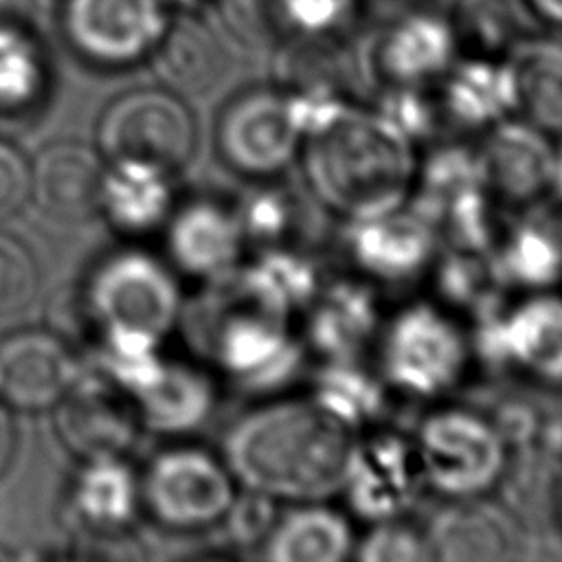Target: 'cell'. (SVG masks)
Segmentation results:
<instances>
[{
  "mask_svg": "<svg viewBox=\"0 0 562 562\" xmlns=\"http://www.w3.org/2000/svg\"><path fill=\"white\" fill-rule=\"evenodd\" d=\"M560 522H562V490H560Z\"/></svg>",
  "mask_w": 562,
  "mask_h": 562,
  "instance_id": "b9f144b4",
  "label": "cell"
},
{
  "mask_svg": "<svg viewBox=\"0 0 562 562\" xmlns=\"http://www.w3.org/2000/svg\"><path fill=\"white\" fill-rule=\"evenodd\" d=\"M237 209L246 244L259 246V250L283 246L285 231L290 228V204L274 189H259L246 198Z\"/></svg>",
  "mask_w": 562,
  "mask_h": 562,
  "instance_id": "836d02e7",
  "label": "cell"
},
{
  "mask_svg": "<svg viewBox=\"0 0 562 562\" xmlns=\"http://www.w3.org/2000/svg\"><path fill=\"white\" fill-rule=\"evenodd\" d=\"M307 395L347 428L362 432L378 426L389 389L375 369H364L360 364V358L323 360L312 378Z\"/></svg>",
  "mask_w": 562,
  "mask_h": 562,
  "instance_id": "484cf974",
  "label": "cell"
},
{
  "mask_svg": "<svg viewBox=\"0 0 562 562\" xmlns=\"http://www.w3.org/2000/svg\"><path fill=\"white\" fill-rule=\"evenodd\" d=\"M169 266L195 281H215L244 261L248 248L235 206L195 198L173 206L165 222Z\"/></svg>",
  "mask_w": 562,
  "mask_h": 562,
  "instance_id": "e0dca14e",
  "label": "cell"
},
{
  "mask_svg": "<svg viewBox=\"0 0 562 562\" xmlns=\"http://www.w3.org/2000/svg\"><path fill=\"white\" fill-rule=\"evenodd\" d=\"M44 92L37 50L13 31L0 29V112L29 110Z\"/></svg>",
  "mask_w": 562,
  "mask_h": 562,
  "instance_id": "f546056e",
  "label": "cell"
},
{
  "mask_svg": "<svg viewBox=\"0 0 562 562\" xmlns=\"http://www.w3.org/2000/svg\"><path fill=\"white\" fill-rule=\"evenodd\" d=\"M457 35L446 26L417 20L393 31L380 48V72L393 88H422L452 66Z\"/></svg>",
  "mask_w": 562,
  "mask_h": 562,
  "instance_id": "f1b7e54d",
  "label": "cell"
},
{
  "mask_svg": "<svg viewBox=\"0 0 562 562\" xmlns=\"http://www.w3.org/2000/svg\"><path fill=\"white\" fill-rule=\"evenodd\" d=\"M303 127L290 92L248 90L220 114L215 145L226 167L239 176L270 180L299 158Z\"/></svg>",
  "mask_w": 562,
  "mask_h": 562,
  "instance_id": "9c48e42d",
  "label": "cell"
},
{
  "mask_svg": "<svg viewBox=\"0 0 562 562\" xmlns=\"http://www.w3.org/2000/svg\"><path fill=\"white\" fill-rule=\"evenodd\" d=\"M42 7H46V9H50V11H59V7H61V2L64 0H37Z\"/></svg>",
  "mask_w": 562,
  "mask_h": 562,
  "instance_id": "60d3db41",
  "label": "cell"
},
{
  "mask_svg": "<svg viewBox=\"0 0 562 562\" xmlns=\"http://www.w3.org/2000/svg\"><path fill=\"white\" fill-rule=\"evenodd\" d=\"M31 200V160L0 138V222L15 215Z\"/></svg>",
  "mask_w": 562,
  "mask_h": 562,
  "instance_id": "8d00e7d4",
  "label": "cell"
},
{
  "mask_svg": "<svg viewBox=\"0 0 562 562\" xmlns=\"http://www.w3.org/2000/svg\"><path fill=\"white\" fill-rule=\"evenodd\" d=\"M59 11L75 50L108 68L147 57L169 24L162 0H64Z\"/></svg>",
  "mask_w": 562,
  "mask_h": 562,
  "instance_id": "4fadbf2b",
  "label": "cell"
},
{
  "mask_svg": "<svg viewBox=\"0 0 562 562\" xmlns=\"http://www.w3.org/2000/svg\"><path fill=\"white\" fill-rule=\"evenodd\" d=\"M413 441L426 492L459 503L490 494L507 468V439L481 413L437 402Z\"/></svg>",
  "mask_w": 562,
  "mask_h": 562,
  "instance_id": "5b68a950",
  "label": "cell"
},
{
  "mask_svg": "<svg viewBox=\"0 0 562 562\" xmlns=\"http://www.w3.org/2000/svg\"><path fill=\"white\" fill-rule=\"evenodd\" d=\"M474 351L487 345L494 360L507 371L542 389L562 391V290L558 285L520 292L485 329L472 334Z\"/></svg>",
  "mask_w": 562,
  "mask_h": 562,
  "instance_id": "30bf717a",
  "label": "cell"
},
{
  "mask_svg": "<svg viewBox=\"0 0 562 562\" xmlns=\"http://www.w3.org/2000/svg\"><path fill=\"white\" fill-rule=\"evenodd\" d=\"M525 7L542 22L562 29V0H525Z\"/></svg>",
  "mask_w": 562,
  "mask_h": 562,
  "instance_id": "f35d334b",
  "label": "cell"
},
{
  "mask_svg": "<svg viewBox=\"0 0 562 562\" xmlns=\"http://www.w3.org/2000/svg\"><path fill=\"white\" fill-rule=\"evenodd\" d=\"M277 505L274 501L255 494V492H246L239 490L237 498L233 503V507L228 509L226 518H224V527L228 529L231 538L237 544H257L261 547L263 538L268 536L274 518H277Z\"/></svg>",
  "mask_w": 562,
  "mask_h": 562,
  "instance_id": "d590c367",
  "label": "cell"
},
{
  "mask_svg": "<svg viewBox=\"0 0 562 562\" xmlns=\"http://www.w3.org/2000/svg\"><path fill=\"white\" fill-rule=\"evenodd\" d=\"M77 527L97 538L121 536L140 512V481L123 457L83 459L66 492Z\"/></svg>",
  "mask_w": 562,
  "mask_h": 562,
  "instance_id": "44dd1931",
  "label": "cell"
},
{
  "mask_svg": "<svg viewBox=\"0 0 562 562\" xmlns=\"http://www.w3.org/2000/svg\"><path fill=\"white\" fill-rule=\"evenodd\" d=\"M351 516L327 501L292 503L279 512L259 553L272 562H342L353 558Z\"/></svg>",
  "mask_w": 562,
  "mask_h": 562,
  "instance_id": "7402d4cb",
  "label": "cell"
},
{
  "mask_svg": "<svg viewBox=\"0 0 562 562\" xmlns=\"http://www.w3.org/2000/svg\"><path fill=\"white\" fill-rule=\"evenodd\" d=\"M149 55L158 79L180 97L209 90L224 66L215 35L193 18L169 22Z\"/></svg>",
  "mask_w": 562,
  "mask_h": 562,
  "instance_id": "d4e9b609",
  "label": "cell"
},
{
  "mask_svg": "<svg viewBox=\"0 0 562 562\" xmlns=\"http://www.w3.org/2000/svg\"><path fill=\"white\" fill-rule=\"evenodd\" d=\"M299 318L307 353L321 360H351L373 347L384 312L373 283L356 277L323 283Z\"/></svg>",
  "mask_w": 562,
  "mask_h": 562,
  "instance_id": "ac0fdd59",
  "label": "cell"
},
{
  "mask_svg": "<svg viewBox=\"0 0 562 562\" xmlns=\"http://www.w3.org/2000/svg\"><path fill=\"white\" fill-rule=\"evenodd\" d=\"M171 176L154 165L112 160L105 167L99 213L127 237H140L165 226L173 211Z\"/></svg>",
  "mask_w": 562,
  "mask_h": 562,
  "instance_id": "603a6c76",
  "label": "cell"
},
{
  "mask_svg": "<svg viewBox=\"0 0 562 562\" xmlns=\"http://www.w3.org/2000/svg\"><path fill=\"white\" fill-rule=\"evenodd\" d=\"M474 151L481 182L494 202L527 206L551 191L555 145L533 123L507 116L483 132Z\"/></svg>",
  "mask_w": 562,
  "mask_h": 562,
  "instance_id": "9a60e30c",
  "label": "cell"
},
{
  "mask_svg": "<svg viewBox=\"0 0 562 562\" xmlns=\"http://www.w3.org/2000/svg\"><path fill=\"white\" fill-rule=\"evenodd\" d=\"M490 266L496 283L518 292L558 285L562 277V241L547 226L525 222L496 235Z\"/></svg>",
  "mask_w": 562,
  "mask_h": 562,
  "instance_id": "4316f807",
  "label": "cell"
},
{
  "mask_svg": "<svg viewBox=\"0 0 562 562\" xmlns=\"http://www.w3.org/2000/svg\"><path fill=\"white\" fill-rule=\"evenodd\" d=\"M222 18L237 37L263 42L290 29L288 0H220Z\"/></svg>",
  "mask_w": 562,
  "mask_h": 562,
  "instance_id": "e575fe53",
  "label": "cell"
},
{
  "mask_svg": "<svg viewBox=\"0 0 562 562\" xmlns=\"http://www.w3.org/2000/svg\"><path fill=\"white\" fill-rule=\"evenodd\" d=\"M90 327L134 331L162 340L182 316V288L176 270L138 248L105 255L79 294Z\"/></svg>",
  "mask_w": 562,
  "mask_h": 562,
  "instance_id": "8992f818",
  "label": "cell"
},
{
  "mask_svg": "<svg viewBox=\"0 0 562 562\" xmlns=\"http://www.w3.org/2000/svg\"><path fill=\"white\" fill-rule=\"evenodd\" d=\"M101 156L134 160L173 173L198 145V125L184 99L169 88H138L114 99L97 125Z\"/></svg>",
  "mask_w": 562,
  "mask_h": 562,
  "instance_id": "ba28073f",
  "label": "cell"
},
{
  "mask_svg": "<svg viewBox=\"0 0 562 562\" xmlns=\"http://www.w3.org/2000/svg\"><path fill=\"white\" fill-rule=\"evenodd\" d=\"M209 283L198 336L213 369L235 386L270 397L307 356L296 316L250 261Z\"/></svg>",
  "mask_w": 562,
  "mask_h": 562,
  "instance_id": "3957f363",
  "label": "cell"
},
{
  "mask_svg": "<svg viewBox=\"0 0 562 562\" xmlns=\"http://www.w3.org/2000/svg\"><path fill=\"white\" fill-rule=\"evenodd\" d=\"M461 35L468 37L479 55H494L514 44L518 35L516 0H463Z\"/></svg>",
  "mask_w": 562,
  "mask_h": 562,
  "instance_id": "1f68e13d",
  "label": "cell"
},
{
  "mask_svg": "<svg viewBox=\"0 0 562 562\" xmlns=\"http://www.w3.org/2000/svg\"><path fill=\"white\" fill-rule=\"evenodd\" d=\"M310 395L268 397L224 430L220 454L239 490L279 505L338 496L356 441Z\"/></svg>",
  "mask_w": 562,
  "mask_h": 562,
  "instance_id": "6da1fadb",
  "label": "cell"
},
{
  "mask_svg": "<svg viewBox=\"0 0 562 562\" xmlns=\"http://www.w3.org/2000/svg\"><path fill=\"white\" fill-rule=\"evenodd\" d=\"M140 481V509L171 531H204L224 522L239 485L220 452L173 443L151 457Z\"/></svg>",
  "mask_w": 562,
  "mask_h": 562,
  "instance_id": "52a82bcc",
  "label": "cell"
},
{
  "mask_svg": "<svg viewBox=\"0 0 562 562\" xmlns=\"http://www.w3.org/2000/svg\"><path fill=\"white\" fill-rule=\"evenodd\" d=\"M59 441L75 457H125L143 430L127 393L101 378H79L50 408Z\"/></svg>",
  "mask_w": 562,
  "mask_h": 562,
  "instance_id": "5bb4252c",
  "label": "cell"
},
{
  "mask_svg": "<svg viewBox=\"0 0 562 562\" xmlns=\"http://www.w3.org/2000/svg\"><path fill=\"white\" fill-rule=\"evenodd\" d=\"M347 255L369 283H406L437 263L441 244L435 220L408 204L347 224Z\"/></svg>",
  "mask_w": 562,
  "mask_h": 562,
  "instance_id": "7c38bea8",
  "label": "cell"
},
{
  "mask_svg": "<svg viewBox=\"0 0 562 562\" xmlns=\"http://www.w3.org/2000/svg\"><path fill=\"white\" fill-rule=\"evenodd\" d=\"M509 70L522 119L547 134H562V46L547 40L522 42Z\"/></svg>",
  "mask_w": 562,
  "mask_h": 562,
  "instance_id": "83f0119b",
  "label": "cell"
},
{
  "mask_svg": "<svg viewBox=\"0 0 562 562\" xmlns=\"http://www.w3.org/2000/svg\"><path fill=\"white\" fill-rule=\"evenodd\" d=\"M15 452V424L11 408L0 402V476L7 472Z\"/></svg>",
  "mask_w": 562,
  "mask_h": 562,
  "instance_id": "74e56055",
  "label": "cell"
},
{
  "mask_svg": "<svg viewBox=\"0 0 562 562\" xmlns=\"http://www.w3.org/2000/svg\"><path fill=\"white\" fill-rule=\"evenodd\" d=\"M40 270L31 250L0 231V316L24 310L37 294Z\"/></svg>",
  "mask_w": 562,
  "mask_h": 562,
  "instance_id": "d6a6232c",
  "label": "cell"
},
{
  "mask_svg": "<svg viewBox=\"0 0 562 562\" xmlns=\"http://www.w3.org/2000/svg\"><path fill=\"white\" fill-rule=\"evenodd\" d=\"M424 492L408 437L380 426L356 435L338 492L349 516L367 525L404 518Z\"/></svg>",
  "mask_w": 562,
  "mask_h": 562,
  "instance_id": "8fae6325",
  "label": "cell"
},
{
  "mask_svg": "<svg viewBox=\"0 0 562 562\" xmlns=\"http://www.w3.org/2000/svg\"><path fill=\"white\" fill-rule=\"evenodd\" d=\"M217 397V380L211 369L165 358L160 371L132 395V402L143 428L165 437H187L211 419Z\"/></svg>",
  "mask_w": 562,
  "mask_h": 562,
  "instance_id": "ffe728a7",
  "label": "cell"
},
{
  "mask_svg": "<svg viewBox=\"0 0 562 562\" xmlns=\"http://www.w3.org/2000/svg\"><path fill=\"white\" fill-rule=\"evenodd\" d=\"M353 558L362 562H426L435 560L428 533L404 518L367 525L356 538Z\"/></svg>",
  "mask_w": 562,
  "mask_h": 562,
  "instance_id": "4dcf8cb0",
  "label": "cell"
},
{
  "mask_svg": "<svg viewBox=\"0 0 562 562\" xmlns=\"http://www.w3.org/2000/svg\"><path fill=\"white\" fill-rule=\"evenodd\" d=\"M296 162L316 202L349 224L411 202L419 151L378 110L340 103L305 130Z\"/></svg>",
  "mask_w": 562,
  "mask_h": 562,
  "instance_id": "7a4b0ae2",
  "label": "cell"
},
{
  "mask_svg": "<svg viewBox=\"0 0 562 562\" xmlns=\"http://www.w3.org/2000/svg\"><path fill=\"white\" fill-rule=\"evenodd\" d=\"M562 200V140L555 145V160H553V176H551V191Z\"/></svg>",
  "mask_w": 562,
  "mask_h": 562,
  "instance_id": "ab89813d",
  "label": "cell"
},
{
  "mask_svg": "<svg viewBox=\"0 0 562 562\" xmlns=\"http://www.w3.org/2000/svg\"><path fill=\"white\" fill-rule=\"evenodd\" d=\"M443 77L439 110L459 127L485 132L516 110L509 61L503 66L479 55L465 66L452 64Z\"/></svg>",
  "mask_w": 562,
  "mask_h": 562,
  "instance_id": "cb8c5ba5",
  "label": "cell"
},
{
  "mask_svg": "<svg viewBox=\"0 0 562 562\" xmlns=\"http://www.w3.org/2000/svg\"><path fill=\"white\" fill-rule=\"evenodd\" d=\"M375 371L389 393L437 404L461 386L474 362L472 329L437 299H417L382 318Z\"/></svg>",
  "mask_w": 562,
  "mask_h": 562,
  "instance_id": "277c9868",
  "label": "cell"
},
{
  "mask_svg": "<svg viewBox=\"0 0 562 562\" xmlns=\"http://www.w3.org/2000/svg\"><path fill=\"white\" fill-rule=\"evenodd\" d=\"M79 378V360L57 331L20 329L0 340V402L7 408L48 411Z\"/></svg>",
  "mask_w": 562,
  "mask_h": 562,
  "instance_id": "2e32d148",
  "label": "cell"
},
{
  "mask_svg": "<svg viewBox=\"0 0 562 562\" xmlns=\"http://www.w3.org/2000/svg\"><path fill=\"white\" fill-rule=\"evenodd\" d=\"M103 176L101 151L59 140L44 147L31 162V200L50 220L83 222L99 213Z\"/></svg>",
  "mask_w": 562,
  "mask_h": 562,
  "instance_id": "d6986e66",
  "label": "cell"
}]
</instances>
